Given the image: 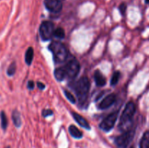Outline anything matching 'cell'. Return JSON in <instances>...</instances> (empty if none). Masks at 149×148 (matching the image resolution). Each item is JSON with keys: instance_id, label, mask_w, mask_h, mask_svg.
Here are the masks:
<instances>
[{"instance_id": "obj_1", "label": "cell", "mask_w": 149, "mask_h": 148, "mask_svg": "<svg viewBox=\"0 0 149 148\" xmlns=\"http://www.w3.org/2000/svg\"><path fill=\"white\" fill-rule=\"evenodd\" d=\"M135 110H136L135 105L132 102H129L125 106L122 113L119 124V129L122 130V131L125 132L131 129V122H132V119L135 115Z\"/></svg>"}, {"instance_id": "obj_2", "label": "cell", "mask_w": 149, "mask_h": 148, "mask_svg": "<svg viewBox=\"0 0 149 148\" xmlns=\"http://www.w3.org/2000/svg\"><path fill=\"white\" fill-rule=\"evenodd\" d=\"M90 88V82L87 77H81L75 84L74 91L80 104H83L87 100Z\"/></svg>"}, {"instance_id": "obj_3", "label": "cell", "mask_w": 149, "mask_h": 148, "mask_svg": "<svg viewBox=\"0 0 149 148\" xmlns=\"http://www.w3.org/2000/svg\"><path fill=\"white\" fill-rule=\"evenodd\" d=\"M49 49L52 53L54 61L56 63H62L68 57V49L61 42L52 41L49 45Z\"/></svg>"}, {"instance_id": "obj_4", "label": "cell", "mask_w": 149, "mask_h": 148, "mask_svg": "<svg viewBox=\"0 0 149 148\" xmlns=\"http://www.w3.org/2000/svg\"><path fill=\"white\" fill-rule=\"evenodd\" d=\"M135 135V131L132 129L124 132L115 139V144L118 148H127Z\"/></svg>"}, {"instance_id": "obj_5", "label": "cell", "mask_w": 149, "mask_h": 148, "mask_svg": "<svg viewBox=\"0 0 149 148\" xmlns=\"http://www.w3.org/2000/svg\"><path fill=\"white\" fill-rule=\"evenodd\" d=\"M54 24L50 21H44L39 28V33L43 41H49L53 36Z\"/></svg>"}, {"instance_id": "obj_6", "label": "cell", "mask_w": 149, "mask_h": 148, "mask_svg": "<svg viewBox=\"0 0 149 148\" xmlns=\"http://www.w3.org/2000/svg\"><path fill=\"white\" fill-rule=\"evenodd\" d=\"M64 68L66 72L67 78L69 79H74L79 73L80 65L75 58H73L67 62L66 65L64 66Z\"/></svg>"}, {"instance_id": "obj_7", "label": "cell", "mask_w": 149, "mask_h": 148, "mask_svg": "<svg viewBox=\"0 0 149 148\" xmlns=\"http://www.w3.org/2000/svg\"><path fill=\"white\" fill-rule=\"evenodd\" d=\"M118 115H119V112H113V113L109 115L107 117L105 118L103 121L100 123V129L104 131H109L111 130L114 126L116 120H117Z\"/></svg>"}, {"instance_id": "obj_8", "label": "cell", "mask_w": 149, "mask_h": 148, "mask_svg": "<svg viewBox=\"0 0 149 148\" xmlns=\"http://www.w3.org/2000/svg\"><path fill=\"white\" fill-rule=\"evenodd\" d=\"M46 8L52 12H59L62 10L63 4L61 0H45Z\"/></svg>"}, {"instance_id": "obj_9", "label": "cell", "mask_w": 149, "mask_h": 148, "mask_svg": "<svg viewBox=\"0 0 149 148\" xmlns=\"http://www.w3.org/2000/svg\"><path fill=\"white\" fill-rule=\"evenodd\" d=\"M115 100H116V95L112 93V94H109L99 104L98 108L100 109V110H105V109L109 108V107H111L113 104Z\"/></svg>"}, {"instance_id": "obj_10", "label": "cell", "mask_w": 149, "mask_h": 148, "mask_svg": "<svg viewBox=\"0 0 149 148\" xmlns=\"http://www.w3.org/2000/svg\"><path fill=\"white\" fill-rule=\"evenodd\" d=\"M72 115L73 118H74L75 119L76 121H77V123H78L80 126H81V127L84 128V129H88V130H90V129H91L89 123L84 117H82V116L80 115H79L78 113H72Z\"/></svg>"}, {"instance_id": "obj_11", "label": "cell", "mask_w": 149, "mask_h": 148, "mask_svg": "<svg viewBox=\"0 0 149 148\" xmlns=\"http://www.w3.org/2000/svg\"><path fill=\"white\" fill-rule=\"evenodd\" d=\"M94 79L97 86H104L106 84V78L100 71H95L94 73Z\"/></svg>"}, {"instance_id": "obj_12", "label": "cell", "mask_w": 149, "mask_h": 148, "mask_svg": "<svg viewBox=\"0 0 149 148\" xmlns=\"http://www.w3.org/2000/svg\"><path fill=\"white\" fill-rule=\"evenodd\" d=\"M54 76H55V79L58 81H62L65 78H66V72H65L64 67H61V68L55 69V72H54Z\"/></svg>"}, {"instance_id": "obj_13", "label": "cell", "mask_w": 149, "mask_h": 148, "mask_svg": "<svg viewBox=\"0 0 149 148\" xmlns=\"http://www.w3.org/2000/svg\"><path fill=\"white\" fill-rule=\"evenodd\" d=\"M68 131H69L70 134L76 139H81L83 136V133L81 131H80L77 126L74 125H71L68 127Z\"/></svg>"}, {"instance_id": "obj_14", "label": "cell", "mask_w": 149, "mask_h": 148, "mask_svg": "<svg viewBox=\"0 0 149 148\" xmlns=\"http://www.w3.org/2000/svg\"><path fill=\"white\" fill-rule=\"evenodd\" d=\"M140 148H149V131H147L143 135L140 142Z\"/></svg>"}, {"instance_id": "obj_15", "label": "cell", "mask_w": 149, "mask_h": 148, "mask_svg": "<svg viewBox=\"0 0 149 148\" xmlns=\"http://www.w3.org/2000/svg\"><path fill=\"white\" fill-rule=\"evenodd\" d=\"M13 115H12V118H13V123H14V125L16 126V127L19 128L22 124L21 121V118H20V114L17 110H15L13 112Z\"/></svg>"}, {"instance_id": "obj_16", "label": "cell", "mask_w": 149, "mask_h": 148, "mask_svg": "<svg viewBox=\"0 0 149 148\" xmlns=\"http://www.w3.org/2000/svg\"><path fill=\"white\" fill-rule=\"evenodd\" d=\"M33 49L32 47H29L26 52V55H25V61H26L27 65H31L33 61Z\"/></svg>"}, {"instance_id": "obj_17", "label": "cell", "mask_w": 149, "mask_h": 148, "mask_svg": "<svg viewBox=\"0 0 149 148\" xmlns=\"http://www.w3.org/2000/svg\"><path fill=\"white\" fill-rule=\"evenodd\" d=\"M0 118H1V126L4 130H6L8 125V120H7V117L4 111H1L0 113Z\"/></svg>"}, {"instance_id": "obj_18", "label": "cell", "mask_w": 149, "mask_h": 148, "mask_svg": "<svg viewBox=\"0 0 149 148\" xmlns=\"http://www.w3.org/2000/svg\"><path fill=\"white\" fill-rule=\"evenodd\" d=\"M53 36L58 39H63L65 37V30L62 28H58L57 29H55L53 33Z\"/></svg>"}, {"instance_id": "obj_19", "label": "cell", "mask_w": 149, "mask_h": 148, "mask_svg": "<svg viewBox=\"0 0 149 148\" xmlns=\"http://www.w3.org/2000/svg\"><path fill=\"white\" fill-rule=\"evenodd\" d=\"M119 78H120V72L119 71H116L113 73V75L111 77V86H115L117 84V83L119 82Z\"/></svg>"}, {"instance_id": "obj_20", "label": "cell", "mask_w": 149, "mask_h": 148, "mask_svg": "<svg viewBox=\"0 0 149 148\" xmlns=\"http://www.w3.org/2000/svg\"><path fill=\"white\" fill-rule=\"evenodd\" d=\"M16 72V64L15 62H13L9 65L8 68L7 70V75H10V76H12V75H14Z\"/></svg>"}, {"instance_id": "obj_21", "label": "cell", "mask_w": 149, "mask_h": 148, "mask_svg": "<svg viewBox=\"0 0 149 148\" xmlns=\"http://www.w3.org/2000/svg\"><path fill=\"white\" fill-rule=\"evenodd\" d=\"M64 94H65L66 98L68 100V101H70L71 103H73V104H75L76 99L75 97H74V96L73 95L71 92H69V91H67V90H64Z\"/></svg>"}, {"instance_id": "obj_22", "label": "cell", "mask_w": 149, "mask_h": 148, "mask_svg": "<svg viewBox=\"0 0 149 148\" xmlns=\"http://www.w3.org/2000/svg\"><path fill=\"white\" fill-rule=\"evenodd\" d=\"M53 115V112L50 109H45L42 111V115L43 117H48V116H51Z\"/></svg>"}, {"instance_id": "obj_23", "label": "cell", "mask_w": 149, "mask_h": 148, "mask_svg": "<svg viewBox=\"0 0 149 148\" xmlns=\"http://www.w3.org/2000/svg\"><path fill=\"white\" fill-rule=\"evenodd\" d=\"M127 6L125 4H122L120 6H119V10H120V12L122 13V15H125V11H126Z\"/></svg>"}, {"instance_id": "obj_24", "label": "cell", "mask_w": 149, "mask_h": 148, "mask_svg": "<svg viewBox=\"0 0 149 148\" xmlns=\"http://www.w3.org/2000/svg\"><path fill=\"white\" fill-rule=\"evenodd\" d=\"M34 82H33V81H29V82H28V84H27V87L29 89L31 90V89H33V88H34Z\"/></svg>"}, {"instance_id": "obj_25", "label": "cell", "mask_w": 149, "mask_h": 148, "mask_svg": "<svg viewBox=\"0 0 149 148\" xmlns=\"http://www.w3.org/2000/svg\"><path fill=\"white\" fill-rule=\"evenodd\" d=\"M37 86H38V88L39 89H41V90H43V89H45V85L44 84H42V82H40V81H38L37 82Z\"/></svg>"}, {"instance_id": "obj_26", "label": "cell", "mask_w": 149, "mask_h": 148, "mask_svg": "<svg viewBox=\"0 0 149 148\" xmlns=\"http://www.w3.org/2000/svg\"><path fill=\"white\" fill-rule=\"evenodd\" d=\"M146 3H149V0H145Z\"/></svg>"}, {"instance_id": "obj_27", "label": "cell", "mask_w": 149, "mask_h": 148, "mask_svg": "<svg viewBox=\"0 0 149 148\" xmlns=\"http://www.w3.org/2000/svg\"><path fill=\"white\" fill-rule=\"evenodd\" d=\"M130 148H135V147H134L133 146H132V147H131Z\"/></svg>"}]
</instances>
